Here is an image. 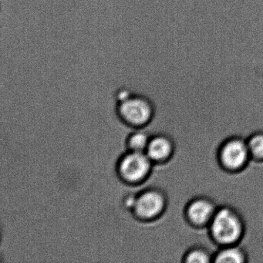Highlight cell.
Segmentation results:
<instances>
[{"label": "cell", "instance_id": "cell-9", "mask_svg": "<svg viewBox=\"0 0 263 263\" xmlns=\"http://www.w3.org/2000/svg\"><path fill=\"white\" fill-rule=\"evenodd\" d=\"M213 255L214 252L207 246L195 245L184 252L181 261L184 263L213 262Z\"/></svg>", "mask_w": 263, "mask_h": 263}, {"label": "cell", "instance_id": "cell-11", "mask_svg": "<svg viewBox=\"0 0 263 263\" xmlns=\"http://www.w3.org/2000/svg\"><path fill=\"white\" fill-rule=\"evenodd\" d=\"M149 141L150 140H148V138L145 134H134L129 139V147L132 152H143V151L147 149Z\"/></svg>", "mask_w": 263, "mask_h": 263}, {"label": "cell", "instance_id": "cell-10", "mask_svg": "<svg viewBox=\"0 0 263 263\" xmlns=\"http://www.w3.org/2000/svg\"><path fill=\"white\" fill-rule=\"evenodd\" d=\"M246 141L252 159L263 162V130L254 132Z\"/></svg>", "mask_w": 263, "mask_h": 263}, {"label": "cell", "instance_id": "cell-1", "mask_svg": "<svg viewBox=\"0 0 263 263\" xmlns=\"http://www.w3.org/2000/svg\"><path fill=\"white\" fill-rule=\"evenodd\" d=\"M207 229L209 237L218 249L241 245L246 235V221L238 209L224 204L218 206Z\"/></svg>", "mask_w": 263, "mask_h": 263}, {"label": "cell", "instance_id": "cell-3", "mask_svg": "<svg viewBox=\"0 0 263 263\" xmlns=\"http://www.w3.org/2000/svg\"><path fill=\"white\" fill-rule=\"evenodd\" d=\"M218 208V204L213 199L199 195L192 198L186 204L184 218L195 229H207Z\"/></svg>", "mask_w": 263, "mask_h": 263}, {"label": "cell", "instance_id": "cell-2", "mask_svg": "<svg viewBox=\"0 0 263 263\" xmlns=\"http://www.w3.org/2000/svg\"><path fill=\"white\" fill-rule=\"evenodd\" d=\"M218 161L220 166L229 173L246 171L252 161L246 138L233 136L223 141L218 148Z\"/></svg>", "mask_w": 263, "mask_h": 263}, {"label": "cell", "instance_id": "cell-7", "mask_svg": "<svg viewBox=\"0 0 263 263\" xmlns=\"http://www.w3.org/2000/svg\"><path fill=\"white\" fill-rule=\"evenodd\" d=\"M173 141L164 135H159L149 141L147 156L155 161H167L174 154Z\"/></svg>", "mask_w": 263, "mask_h": 263}, {"label": "cell", "instance_id": "cell-5", "mask_svg": "<svg viewBox=\"0 0 263 263\" xmlns=\"http://www.w3.org/2000/svg\"><path fill=\"white\" fill-rule=\"evenodd\" d=\"M119 112L124 121L140 125L150 119L152 108L150 103L145 98L129 96L127 99L120 102Z\"/></svg>", "mask_w": 263, "mask_h": 263}, {"label": "cell", "instance_id": "cell-4", "mask_svg": "<svg viewBox=\"0 0 263 263\" xmlns=\"http://www.w3.org/2000/svg\"><path fill=\"white\" fill-rule=\"evenodd\" d=\"M151 161L143 152H130L120 163L121 175L130 182L140 181L148 174L152 166Z\"/></svg>", "mask_w": 263, "mask_h": 263}, {"label": "cell", "instance_id": "cell-8", "mask_svg": "<svg viewBox=\"0 0 263 263\" xmlns=\"http://www.w3.org/2000/svg\"><path fill=\"white\" fill-rule=\"evenodd\" d=\"M249 262L246 249L240 244L219 247L213 255V263Z\"/></svg>", "mask_w": 263, "mask_h": 263}, {"label": "cell", "instance_id": "cell-6", "mask_svg": "<svg viewBox=\"0 0 263 263\" xmlns=\"http://www.w3.org/2000/svg\"><path fill=\"white\" fill-rule=\"evenodd\" d=\"M165 196L157 190L144 192L135 199L134 207L143 218H153L162 213L166 206Z\"/></svg>", "mask_w": 263, "mask_h": 263}]
</instances>
